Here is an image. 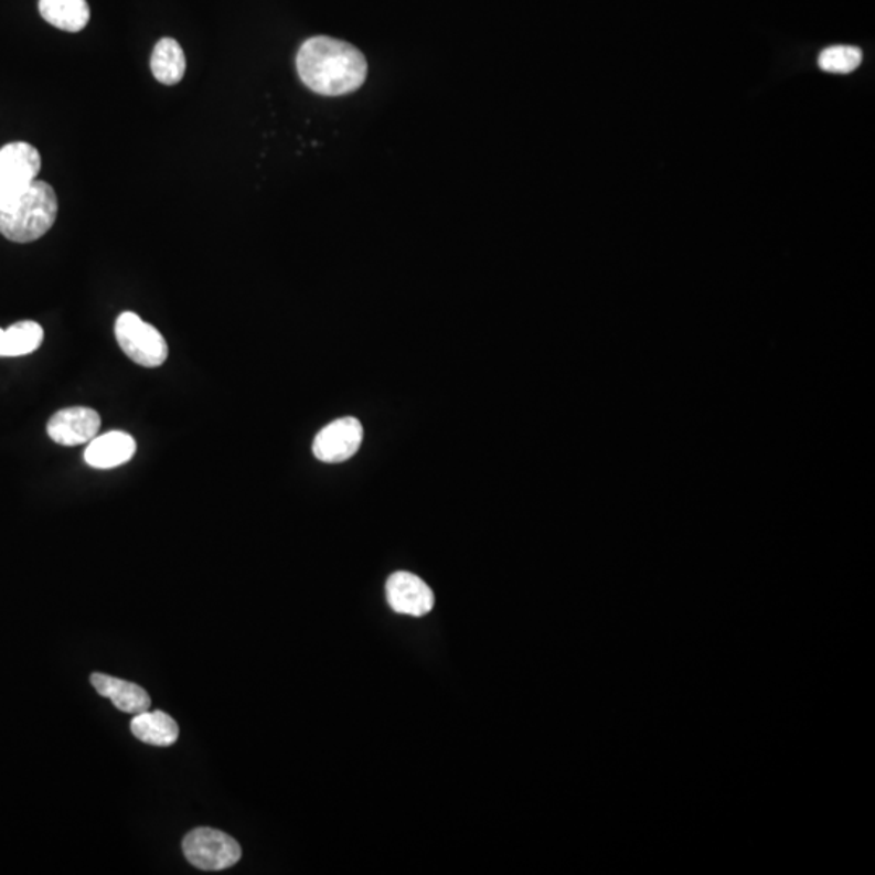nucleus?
<instances>
[{
  "mask_svg": "<svg viewBox=\"0 0 875 875\" xmlns=\"http://www.w3.org/2000/svg\"><path fill=\"white\" fill-rule=\"evenodd\" d=\"M3 330H0V358H2Z\"/></svg>",
  "mask_w": 875,
  "mask_h": 875,
  "instance_id": "obj_16",
  "label": "nucleus"
},
{
  "mask_svg": "<svg viewBox=\"0 0 875 875\" xmlns=\"http://www.w3.org/2000/svg\"><path fill=\"white\" fill-rule=\"evenodd\" d=\"M92 684L96 693L109 698L120 712L137 715L150 711V694L138 684L103 673H93Z\"/></svg>",
  "mask_w": 875,
  "mask_h": 875,
  "instance_id": "obj_10",
  "label": "nucleus"
},
{
  "mask_svg": "<svg viewBox=\"0 0 875 875\" xmlns=\"http://www.w3.org/2000/svg\"><path fill=\"white\" fill-rule=\"evenodd\" d=\"M137 451V442L124 431H109L93 438L86 448L85 462L95 469H114L129 462Z\"/></svg>",
  "mask_w": 875,
  "mask_h": 875,
  "instance_id": "obj_9",
  "label": "nucleus"
},
{
  "mask_svg": "<svg viewBox=\"0 0 875 875\" xmlns=\"http://www.w3.org/2000/svg\"><path fill=\"white\" fill-rule=\"evenodd\" d=\"M362 439L363 427L358 418H339L327 425L314 438V458L327 463L348 461L361 448Z\"/></svg>",
  "mask_w": 875,
  "mask_h": 875,
  "instance_id": "obj_6",
  "label": "nucleus"
},
{
  "mask_svg": "<svg viewBox=\"0 0 875 875\" xmlns=\"http://www.w3.org/2000/svg\"><path fill=\"white\" fill-rule=\"evenodd\" d=\"M102 417L88 407H71L52 415L47 435L62 446H78L98 437Z\"/></svg>",
  "mask_w": 875,
  "mask_h": 875,
  "instance_id": "obj_8",
  "label": "nucleus"
},
{
  "mask_svg": "<svg viewBox=\"0 0 875 875\" xmlns=\"http://www.w3.org/2000/svg\"><path fill=\"white\" fill-rule=\"evenodd\" d=\"M365 57L358 47L330 36H314L297 54L303 85L323 96H342L361 88L366 78Z\"/></svg>",
  "mask_w": 875,
  "mask_h": 875,
  "instance_id": "obj_1",
  "label": "nucleus"
},
{
  "mask_svg": "<svg viewBox=\"0 0 875 875\" xmlns=\"http://www.w3.org/2000/svg\"><path fill=\"white\" fill-rule=\"evenodd\" d=\"M183 853L202 871L230 869L242 857L241 845L231 835L207 826L192 830L183 839Z\"/></svg>",
  "mask_w": 875,
  "mask_h": 875,
  "instance_id": "obj_4",
  "label": "nucleus"
},
{
  "mask_svg": "<svg viewBox=\"0 0 875 875\" xmlns=\"http://www.w3.org/2000/svg\"><path fill=\"white\" fill-rule=\"evenodd\" d=\"M131 733L147 745L166 747L178 741L179 725L164 712L145 711L135 715L131 721Z\"/></svg>",
  "mask_w": 875,
  "mask_h": 875,
  "instance_id": "obj_11",
  "label": "nucleus"
},
{
  "mask_svg": "<svg viewBox=\"0 0 875 875\" xmlns=\"http://www.w3.org/2000/svg\"><path fill=\"white\" fill-rule=\"evenodd\" d=\"M863 62V51L856 46H830L819 55V67L829 74H851Z\"/></svg>",
  "mask_w": 875,
  "mask_h": 875,
  "instance_id": "obj_15",
  "label": "nucleus"
},
{
  "mask_svg": "<svg viewBox=\"0 0 875 875\" xmlns=\"http://www.w3.org/2000/svg\"><path fill=\"white\" fill-rule=\"evenodd\" d=\"M41 171V156L25 141L0 148V203L19 195L36 181Z\"/></svg>",
  "mask_w": 875,
  "mask_h": 875,
  "instance_id": "obj_5",
  "label": "nucleus"
},
{
  "mask_svg": "<svg viewBox=\"0 0 875 875\" xmlns=\"http://www.w3.org/2000/svg\"><path fill=\"white\" fill-rule=\"evenodd\" d=\"M387 604L396 613L425 617L434 610L435 595L415 574L399 570L386 583Z\"/></svg>",
  "mask_w": 875,
  "mask_h": 875,
  "instance_id": "obj_7",
  "label": "nucleus"
},
{
  "mask_svg": "<svg viewBox=\"0 0 875 875\" xmlns=\"http://www.w3.org/2000/svg\"><path fill=\"white\" fill-rule=\"evenodd\" d=\"M44 331L36 321H20L3 330L2 358L33 354L43 344Z\"/></svg>",
  "mask_w": 875,
  "mask_h": 875,
  "instance_id": "obj_14",
  "label": "nucleus"
},
{
  "mask_svg": "<svg viewBox=\"0 0 875 875\" xmlns=\"http://www.w3.org/2000/svg\"><path fill=\"white\" fill-rule=\"evenodd\" d=\"M186 61L181 44L172 38H162L151 55V72L162 85H178L185 75Z\"/></svg>",
  "mask_w": 875,
  "mask_h": 875,
  "instance_id": "obj_13",
  "label": "nucleus"
},
{
  "mask_svg": "<svg viewBox=\"0 0 875 875\" xmlns=\"http://www.w3.org/2000/svg\"><path fill=\"white\" fill-rule=\"evenodd\" d=\"M116 339L127 358L138 365L156 369L168 359V342L162 334L131 311L117 318Z\"/></svg>",
  "mask_w": 875,
  "mask_h": 875,
  "instance_id": "obj_3",
  "label": "nucleus"
},
{
  "mask_svg": "<svg viewBox=\"0 0 875 875\" xmlns=\"http://www.w3.org/2000/svg\"><path fill=\"white\" fill-rule=\"evenodd\" d=\"M40 13L52 26L68 33H78L89 22L86 0H40Z\"/></svg>",
  "mask_w": 875,
  "mask_h": 875,
  "instance_id": "obj_12",
  "label": "nucleus"
},
{
  "mask_svg": "<svg viewBox=\"0 0 875 875\" xmlns=\"http://www.w3.org/2000/svg\"><path fill=\"white\" fill-rule=\"evenodd\" d=\"M58 200L47 182L34 181L19 195L0 203V234L15 244L46 235L57 220Z\"/></svg>",
  "mask_w": 875,
  "mask_h": 875,
  "instance_id": "obj_2",
  "label": "nucleus"
}]
</instances>
